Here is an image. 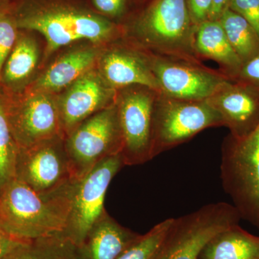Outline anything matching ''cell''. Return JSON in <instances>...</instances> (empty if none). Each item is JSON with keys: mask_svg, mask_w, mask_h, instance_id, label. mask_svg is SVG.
I'll return each mask as SVG.
<instances>
[{"mask_svg": "<svg viewBox=\"0 0 259 259\" xmlns=\"http://www.w3.org/2000/svg\"><path fill=\"white\" fill-rule=\"evenodd\" d=\"M198 259H259V236L239 224L230 227L209 241Z\"/></svg>", "mask_w": 259, "mask_h": 259, "instance_id": "obj_20", "label": "cell"}, {"mask_svg": "<svg viewBox=\"0 0 259 259\" xmlns=\"http://www.w3.org/2000/svg\"><path fill=\"white\" fill-rule=\"evenodd\" d=\"M71 175L78 181L99 163L121 154L122 138L115 103L89 117L65 139Z\"/></svg>", "mask_w": 259, "mask_h": 259, "instance_id": "obj_7", "label": "cell"}, {"mask_svg": "<svg viewBox=\"0 0 259 259\" xmlns=\"http://www.w3.org/2000/svg\"><path fill=\"white\" fill-rule=\"evenodd\" d=\"M206 100L235 137L248 136L259 126L258 89L231 81Z\"/></svg>", "mask_w": 259, "mask_h": 259, "instance_id": "obj_18", "label": "cell"}, {"mask_svg": "<svg viewBox=\"0 0 259 259\" xmlns=\"http://www.w3.org/2000/svg\"><path fill=\"white\" fill-rule=\"evenodd\" d=\"M189 15L196 28L209 20L212 0H186Z\"/></svg>", "mask_w": 259, "mask_h": 259, "instance_id": "obj_29", "label": "cell"}, {"mask_svg": "<svg viewBox=\"0 0 259 259\" xmlns=\"http://www.w3.org/2000/svg\"><path fill=\"white\" fill-rule=\"evenodd\" d=\"M173 218H168L153 227L128 247L117 259H151L168 231Z\"/></svg>", "mask_w": 259, "mask_h": 259, "instance_id": "obj_23", "label": "cell"}, {"mask_svg": "<svg viewBox=\"0 0 259 259\" xmlns=\"http://www.w3.org/2000/svg\"><path fill=\"white\" fill-rule=\"evenodd\" d=\"M116 95L117 90L104 80L96 67L56 95L66 137L89 117L115 103Z\"/></svg>", "mask_w": 259, "mask_h": 259, "instance_id": "obj_13", "label": "cell"}, {"mask_svg": "<svg viewBox=\"0 0 259 259\" xmlns=\"http://www.w3.org/2000/svg\"><path fill=\"white\" fill-rule=\"evenodd\" d=\"M11 15L19 29L44 38L42 68L70 44L89 40L107 45L122 36L120 25L99 15L90 0H13Z\"/></svg>", "mask_w": 259, "mask_h": 259, "instance_id": "obj_1", "label": "cell"}, {"mask_svg": "<svg viewBox=\"0 0 259 259\" xmlns=\"http://www.w3.org/2000/svg\"><path fill=\"white\" fill-rule=\"evenodd\" d=\"M125 166L122 155H116L99 163L75 184L67 224L55 238L71 244H79L90 228L106 210L105 199L112 179Z\"/></svg>", "mask_w": 259, "mask_h": 259, "instance_id": "obj_10", "label": "cell"}, {"mask_svg": "<svg viewBox=\"0 0 259 259\" xmlns=\"http://www.w3.org/2000/svg\"><path fill=\"white\" fill-rule=\"evenodd\" d=\"M13 0H0V18L11 14Z\"/></svg>", "mask_w": 259, "mask_h": 259, "instance_id": "obj_33", "label": "cell"}, {"mask_svg": "<svg viewBox=\"0 0 259 259\" xmlns=\"http://www.w3.org/2000/svg\"><path fill=\"white\" fill-rule=\"evenodd\" d=\"M94 10L116 25H122L140 5L138 0H90Z\"/></svg>", "mask_w": 259, "mask_h": 259, "instance_id": "obj_24", "label": "cell"}, {"mask_svg": "<svg viewBox=\"0 0 259 259\" xmlns=\"http://www.w3.org/2000/svg\"><path fill=\"white\" fill-rule=\"evenodd\" d=\"M15 175V178L44 195L60 192L76 182L71 175L64 138L19 148Z\"/></svg>", "mask_w": 259, "mask_h": 259, "instance_id": "obj_11", "label": "cell"}, {"mask_svg": "<svg viewBox=\"0 0 259 259\" xmlns=\"http://www.w3.org/2000/svg\"><path fill=\"white\" fill-rule=\"evenodd\" d=\"M44 52L45 42L40 34L20 29L0 74L3 93L13 95L26 90L41 71Z\"/></svg>", "mask_w": 259, "mask_h": 259, "instance_id": "obj_17", "label": "cell"}, {"mask_svg": "<svg viewBox=\"0 0 259 259\" xmlns=\"http://www.w3.org/2000/svg\"><path fill=\"white\" fill-rule=\"evenodd\" d=\"M4 97L7 119L19 148L66 139L55 95L26 90Z\"/></svg>", "mask_w": 259, "mask_h": 259, "instance_id": "obj_8", "label": "cell"}, {"mask_svg": "<svg viewBox=\"0 0 259 259\" xmlns=\"http://www.w3.org/2000/svg\"><path fill=\"white\" fill-rule=\"evenodd\" d=\"M232 0H212L209 20H219L223 13L230 8Z\"/></svg>", "mask_w": 259, "mask_h": 259, "instance_id": "obj_31", "label": "cell"}, {"mask_svg": "<svg viewBox=\"0 0 259 259\" xmlns=\"http://www.w3.org/2000/svg\"><path fill=\"white\" fill-rule=\"evenodd\" d=\"M207 100H181L158 93L153 112L151 158L190 141L204 130L222 127Z\"/></svg>", "mask_w": 259, "mask_h": 259, "instance_id": "obj_6", "label": "cell"}, {"mask_svg": "<svg viewBox=\"0 0 259 259\" xmlns=\"http://www.w3.org/2000/svg\"><path fill=\"white\" fill-rule=\"evenodd\" d=\"M19 30L11 14L0 18V74L3 65L16 42Z\"/></svg>", "mask_w": 259, "mask_h": 259, "instance_id": "obj_25", "label": "cell"}, {"mask_svg": "<svg viewBox=\"0 0 259 259\" xmlns=\"http://www.w3.org/2000/svg\"><path fill=\"white\" fill-rule=\"evenodd\" d=\"M145 1H146V0H138V2H139V4H142V3H144Z\"/></svg>", "mask_w": 259, "mask_h": 259, "instance_id": "obj_34", "label": "cell"}, {"mask_svg": "<svg viewBox=\"0 0 259 259\" xmlns=\"http://www.w3.org/2000/svg\"><path fill=\"white\" fill-rule=\"evenodd\" d=\"M160 93L186 100H206L232 80L220 70L148 52Z\"/></svg>", "mask_w": 259, "mask_h": 259, "instance_id": "obj_12", "label": "cell"}, {"mask_svg": "<svg viewBox=\"0 0 259 259\" xmlns=\"http://www.w3.org/2000/svg\"><path fill=\"white\" fill-rule=\"evenodd\" d=\"M140 236L121 226L106 211L79 244L55 238L48 240L65 259H117Z\"/></svg>", "mask_w": 259, "mask_h": 259, "instance_id": "obj_16", "label": "cell"}, {"mask_svg": "<svg viewBox=\"0 0 259 259\" xmlns=\"http://www.w3.org/2000/svg\"><path fill=\"white\" fill-rule=\"evenodd\" d=\"M18 151L7 119L4 94L0 90V193L15 179Z\"/></svg>", "mask_w": 259, "mask_h": 259, "instance_id": "obj_22", "label": "cell"}, {"mask_svg": "<svg viewBox=\"0 0 259 259\" xmlns=\"http://www.w3.org/2000/svg\"><path fill=\"white\" fill-rule=\"evenodd\" d=\"M121 28L122 38L141 50L202 64L194 49L197 28L186 0H146Z\"/></svg>", "mask_w": 259, "mask_h": 259, "instance_id": "obj_2", "label": "cell"}, {"mask_svg": "<svg viewBox=\"0 0 259 259\" xmlns=\"http://www.w3.org/2000/svg\"><path fill=\"white\" fill-rule=\"evenodd\" d=\"M158 94L143 85L117 90L115 103L122 138L121 155L125 166L152 160L153 112Z\"/></svg>", "mask_w": 259, "mask_h": 259, "instance_id": "obj_9", "label": "cell"}, {"mask_svg": "<svg viewBox=\"0 0 259 259\" xmlns=\"http://www.w3.org/2000/svg\"><path fill=\"white\" fill-rule=\"evenodd\" d=\"M241 218L233 204H205L185 215L173 218L151 259H198L204 246L216 235L239 224Z\"/></svg>", "mask_w": 259, "mask_h": 259, "instance_id": "obj_5", "label": "cell"}, {"mask_svg": "<svg viewBox=\"0 0 259 259\" xmlns=\"http://www.w3.org/2000/svg\"><path fill=\"white\" fill-rule=\"evenodd\" d=\"M105 46L81 40L62 48L52 56L27 90L58 95L80 76L96 67Z\"/></svg>", "mask_w": 259, "mask_h": 259, "instance_id": "obj_15", "label": "cell"}, {"mask_svg": "<svg viewBox=\"0 0 259 259\" xmlns=\"http://www.w3.org/2000/svg\"><path fill=\"white\" fill-rule=\"evenodd\" d=\"M229 8L245 19L259 37V0H232Z\"/></svg>", "mask_w": 259, "mask_h": 259, "instance_id": "obj_26", "label": "cell"}, {"mask_svg": "<svg viewBox=\"0 0 259 259\" xmlns=\"http://www.w3.org/2000/svg\"><path fill=\"white\" fill-rule=\"evenodd\" d=\"M219 21L231 47L243 64L258 54V34L241 15L228 8Z\"/></svg>", "mask_w": 259, "mask_h": 259, "instance_id": "obj_21", "label": "cell"}, {"mask_svg": "<svg viewBox=\"0 0 259 259\" xmlns=\"http://www.w3.org/2000/svg\"><path fill=\"white\" fill-rule=\"evenodd\" d=\"M76 182L44 195L15 178L0 193V226L22 242L60 236L67 224Z\"/></svg>", "mask_w": 259, "mask_h": 259, "instance_id": "obj_3", "label": "cell"}, {"mask_svg": "<svg viewBox=\"0 0 259 259\" xmlns=\"http://www.w3.org/2000/svg\"><path fill=\"white\" fill-rule=\"evenodd\" d=\"M36 242L44 254L45 259H65L58 251L55 247L48 239L39 240Z\"/></svg>", "mask_w": 259, "mask_h": 259, "instance_id": "obj_32", "label": "cell"}, {"mask_svg": "<svg viewBox=\"0 0 259 259\" xmlns=\"http://www.w3.org/2000/svg\"><path fill=\"white\" fill-rule=\"evenodd\" d=\"M96 68L104 80L116 90L143 85L160 93L147 51L135 47L122 37L103 47Z\"/></svg>", "mask_w": 259, "mask_h": 259, "instance_id": "obj_14", "label": "cell"}, {"mask_svg": "<svg viewBox=\"0 0 259 259\" xmlns=\"http://www.w3.org/2000/svg\"><path fill=\"white\" fill-rule=\"evenodd\" d=\"M220 168L223 190L241 220L259 230V126L245 137L225 138Z\"/></svg>", "mask_w": 259, "mask_h": 259, "instance_id": "obj_4", "label": "cell"}, {"mask_svg": "<svg viewBox=\"0 0 259 259\" xmlns=\"http://www.w3.org/2000/svg\"><path fill=\"white\" fill-rule=\"evenodd\" d=\"M2 259H45L36 242H23L15 245Z\"/></svg>", "mask_w": 259, "mask_h": 259, "instance_id": "obj_28", "label": "cell"}, {"mask_svg": "<svg viewBox=\"0 0 259 259\" xmlns=\"http://www.w3.org/2000/svg\"><path fill=\"white\" fill-rule=\"evenodd\" d=\"M20 243L23 242L15 239L0 226V259L3 258L15 245Z\"/></svg>", "mask_w": 259, "mask_h": 259, "instance_id": "obj_30", "label": "cell"}, {"mask_svg": "<svg viewBox=\"0 0 259 259\" xmlns=\"http://www.w3.org/2000/svg\"><path fill=\"white\" fill-rule=\"evenodd\" d=\"M233 81L245 83L259 90V53L243 65Z\"/></svg>", "mask_w": 259, "mask_h": 259, "instance_id": "obj_27", "label": "cell"}, {"mask_svg": "<svg viewBox=\"0 0 259 259\" xmlns=\"http://www.w3.org/2000/svg\"><path fill=\"white\" fill-rule=\"evenodd\" d=\"M194 49L201 60L215 61L221 72L232 81L236 79L243 63L231 47L219 20H207L197 27Z\"/></svg>", "mask_w": 259, "mask_h": 259, "instance_id": "obj_19", "label": "cell"}]
</instances>
